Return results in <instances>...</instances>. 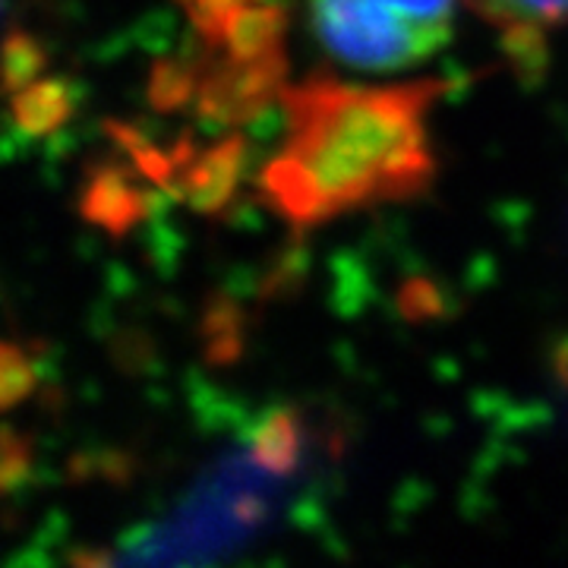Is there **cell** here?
<instances>
[{
	"instance_id": "1",
	"label": "cell",
	"mask_w": 568,
	"mask_h": 568,
	"mask_svg": "<svg viewBox=\"0 0 568 568\" xmlns=\"http://www.w3.org/2000/svg\"><path fill=\"white\" fill-rule=\"evenodd\" d=\"M439 82L310 80L284 92V130L263 168L265 205L294 227L395 205L436 178L429 114Z\"/></svg>"
},
{
	"instance_id": "2",
	"label": "cell",
	"mask_w": 568,
	"mask_h": 568,
	"mask_svg": "<svg viewBox=\"0 0 568 568\" xmlns=\"http://www.w3.org/2000/svg\"><path fill=\"white\" fill-rule=\"evenodd\" d=\"M313 32L335 61L361 70H405L433 58L443 41L424 29L373 10L364 0H310Z\"/></svg>"
},
{
	"instance_id": "3",
	"label": "cell",
	"mask_w": 568,
	"mask_h": 568,
	"mask_svg": "<svg viewBox=\"0 0 568 568\" xmlns=\"http://www.w3.org/2000/svg\"><path fill=\"white\" fill-rule=\"evenodd\" d=\"M518 63L537 61L556 32L568 29V0H467Z\"/></svg>"
},
{
	"instance_id": "4",
	"label": "cell",
	"mask_w": 568,
	"mask_h": 568,
	"mask_svg": "<svg viewBox=\"0 0 568 568\" xmlns=\"http://www.w3.org/2000/svg\"><path fill=\"white\" fill-rule=\"evenodd\" d=\"M70 118V92L61 80H36L13 95V121L29 136H48Z\"/></svg>"
},
{
	"instance_id": "5",
	"label": "cell",
	"mask_w": 568,
	"mask_h": 568,
	"mask_svg": "<svg viewBox=\"0 0 568 568\" xmlns=\"http://www.w3.org/2000/svg\"><path fill=\"white\" fill-rule=\"evenodd\" d=\"M85 219L104 224L108 231H123L126 224L140 215V200L136 193L121 181V174L114 171H99L82 200Z\"/></svg>"
},
{
	"instance_id": "6",
	"label": "cell",
	"mask_w": 568,
	"mask_h": 568,
	"mask_svg": "<svg viewBox=\"0 0 568 568\" xmlns=\"http://www.w3.org/2000/svg\"><path fill=\"white\" fill-rule=\"evenodd\" d=\"M48 58L41 51L39 39H32L29 32H10L0 44V89L7 95H17L20 89L32 85L44 73Z\"/></svg>"
},
{
	"instance_id": "7",
	"label": "cell",
	"mask_w": 568,
	"mask_h": 568,
	"mask_svg": "<svg viewBox=\"0 0 568 568\" xmlns=\"http://www.w3.org/2000/svg\"><path fill=\"white\" fill-rule=\"evenodd\" d=\"M373 10H383L395 20H405L436 41L448 39L452 17H455V0H364Z\"/></svg>"
},
{
	"instance_id": "8",
	"label": "cell",
	"mask_w": 568,
	"mask_h": 568,
	"mask_svg": "<svg viewBox=\"0 0 568 568\" xmlns=\"http://www.w3.org/2000/svg\"><path fill=\"white\" fill-rule=\"evenodd\" d=\"M39 386V369L26 357V351L10 342H0V414L26 402Z\"/></svg>"
},
{
	"instance_id": "9",
	"label": "cell",
	"mask_w": 568,
	"mask_h": 568,
	"mask_svg": "<svg viewBox=\"0 0 568 568\" xmlns=\"http://www.w3.org/2000/svg\"><path fill=\"white\" fill-rule=\"evenodd\" d=\"M32 470V446L13 426H0V496L13 493Z\"/></svg>"
}]
</instances>
